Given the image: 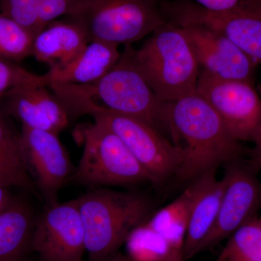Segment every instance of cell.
I'll return each mask as SVG.
<instances>
[{
	"instance_id": "5",
	"label": "cell",
	"mask_w": 261,
	"mask_h": 261,
	"mask_svg": "<svg viewBox=\"0 0 261 261\" xmlns=\"http://www.w3.org/2000/svg\"><path fill=\"white\" fill-rule=\"evenodd\" d=\"M167 0H81L67 18L83 27L89 39L132 45L166 23Z\"/></svg>"
},
{
	"instance_id": "15",
	"label": "cell",
	"mask_w": 261,
	"mask_h": 261,
	"mask_svg": "<svg viewBox=\"0 0 261 261\" xmlns=\"http://www.w3.org/2000/svg\"><path fill=\"white\" fill-rule=\"evenodd\" d=\"M192 197L186 237L183 245L185 261L196 255L199 245L210 232L219 214L226 180L219 179L216 171L192 181Z\"/></svg>"
},
{
	"instance_id": "19",
	"label": "cell",
	"mask_w": 261,
	"mask_h": 261,
	"mask_svg": "<svg viewBox=\"0 0 261 261\" xmlns=\"http://www.w3.org/2000/svg\"><path fill=\"white\" fill-rule=\"evenodd\" d=\"M0 187H19L37 194L24 159L20 134L15 133L0 114Z\"/></svg>"
},
{
	"instance_id": "10",
	"label": "cell",
	"mask_w": 261,
	"mask_h": 261,
	"mask_svg": "<svg viewBox=\"0 0 261 261\" xmlns=\"http://www.w3.org/2000/svg\"><path fill=\"white\" fill-rule=\"evenodd\" d=\"M226 187L217 218L210 232L199 245L196 255L229 238L261 209V182L247 159L226 165Z\"/></svg>"
},
{
	"instance_id": "24",
	"label": "cell",
	"mask_w": 261,
	"mask_h": 261,
	"mask_svg": "<svg viewBox=\"0 0 261 261\" xmlns=\"http://www.w3.org/2000/svg\"><path fill=\"white\" fill-rule=\"evenodd\" d=\"M0 13L14 20L34 37L40 32L39 0H0Z\"/></svg>"
},
{
	"instance_id": "18",
	"label": "cell",
	"mask_w": 261,
	"mask_h": 261,
	"mask_svg": "<svg viewBox=\"0 0 261 261\" xmlns=\"http://www.w3.org/2000/svg\"><path fill=\"white\" fill-rule=\"evenodd\" d=\"M34 221L28 205L17 201L0 214V261H29Z\"/></svg>"
},
{
	"instance_id": "22",
	"label": "cell",
	"mask_w": 261,
	"mask_h": 261,
	"mask_svg": "<svg viewBox=\"0 0 261 261\" xmlns=\"http://www.w3.org/2000/svg\"><path fill=\"white\" fill-rule=\"evenodd\" d=\"M216 261H261L260 218H253L233 232Z\"/></svg>"
},
{
	"instance_id": "26",
	"label": "cell",
	"mask_w": 261,
	"mask_h": 261,
	"mask_svg": "<svg viewBox=\"0 0 261 261\" xmlns=\"http://www.w3.org/2000/svg\"><path fill=\"white\" fill-rule=\"evenodd\" d=\"M34 75L16 63L0 60V100L12 89Z\"/></svg>"
},
{
	"instance_id": "32",
	"label": "cell",
	"mask_w": 261,
	"mask_h": 261,
	"mask_svg": "<svg viewBox=\"0 0 261 261\" xmlns=\"http://www.w3.org/2000/svg\"><path fill=\"white\" fill-rule=\"evenodd\" d=\"M0 114H3V112H2V108H1V100H0Z\"/></svg>"
},
{
	"instance_id": "27",
	"label": "cell",
	"mask_w": 261,
	"mask_h": 261,
	"mask_svg": "<svg viewBox=\"0 0 261 261\" xmlns=\"http://www.w3.org/2000/svg\"><path fill=\"white\" fill-rule=\"evenodd\" d=\"M241 0H195L202 8L213 11H222L233 8Z\"/></svg>"
},
{
	"instance_id": "2",
	"label": "cell",
	"mask_w": 261,
	"mask_h": 261,
	"mask_svg": "<svg viewBox=\"0 0 261 261\" xmlns=\"http://www.w3.org/2000/svg\"><path fill=\"white\" fill-rule=\"evenodd\" d=\"M51 89L70 112L82 103L93 102L145 122L160 132L167 130L168 102L154 94L136 63L130 45L126 46L116 64L95 83L53 84Z\"/></svg>"
},
{
	"instance_id": "25",
	"label": "cell",
	"mask_w": 261,
	"mask_h": 261,
	"mask_svg": "<svg viewBox=\"0 0 261 261\" xmlns=\"http://www.w3.org/2000/svg\"><path fill=\"white\" fill-rule=\"evenodd\" d=\"M81 0H39L40 32L62 16H67Z\"/></svg>"
},
{
	"instance_id": "29",
	"label": "cell",
	"mask_w": 261,
	"mask_h": 261,
	"mask_svg": "<svg viewBox=\"0 0 261 261\" xmlns=\"http://www.w3.org/2000/svg\"><path fill=\"white\" fill-rule=\"evenodd\" d=\"M13 201L7 188L0 187V214L6 211L12 205Z\"/></svg>"
},
{
	"instance_id": "14",
	"label": "cell",
	"mask_w": 261,
	"mask_h": 261,
	"mask_svg": "<svg viewBox=\"0 0 261 261\" xmlns=\"http://www.w3.org/2000/svg\"><path fill=\"white\" fill-rule=\"evenodd\" d=\"M201 70L224 79L253 84L257 65L228 38L199 25H184Z\"/></svg>"
},
{
	"instance_id": "13",
	"label": "cell",
	"mask_w": 261,
	"mask_h": 261,
	"mask_svg": "<svg viewBox=\"0 0 261 261\" xmlns=\"http://www.w3.org/2000/svg\"><path fill=\"white\" fill-rule=\"evenodd\" d=\"M3 113L14 117L22 127L59 135L69 124V113L58 95L34 74L1 99Z\"/></svg>"
},
{
	"instance_id": "12",
	"label": "cell",
	"mask_w": 261,
	"mask_h": 261,
	"mask_svg": "<svg viewBox=\"0 0 261 261\" xmlns=\"http://www.w3.org/2000/svg\"><path fill=\"white\" fill-rule=\"evenodd\" d=\"M20 139L29 172L46 206L57 203L60 190L75 171L69 154L51 132L22 127Z\"/></svg>"
},
{
	"instance_id": "28",
	"label": "cell",
	"mask_w": 261,
	"mask_h": 261,
	"mask_svg": "<svg viewBox=\"0 0 261 261\" xmlns=\"http://www.w3.org/2000/svg\"><path fill=\"white\" fill-rule=\"evenodd\" d=\"M254 147L249 151V166L253 171L258 173L261 170V128L253 142Z\"/></svg>"
},
{
	"instance_id": "4",
	"label": "cell",
	"mask_w": 261,
	"mask_h": 261,
	"mask_svg": "<svg viewBox=\"0 0 261 261\" xmlns=\"http://www.w3.org/2000/svg\"><path fill=\"white\" fill-rule=\"evenodd\" d=\"M150 35L135 58L158 98L171 102L196 93L200 68L183 27L166 22Z\"/></svg>"
},
{
	"instance_id": "23",
	"label": "cell",
	"mask_w": 261,
	"mask_h": 261,
	"mask_svg": "<svg viewBox=\"0 0 261 261\" xmlns=\"http://www.w3.org/2000/svg\"><path fill=\"white\" fill-rule=\"evenodd\" d=\"M34 36L0 13V60L16 63L32 56Z\"/></svg>"
},
{
	"instance_id": "21",
	"label": "cell",
	"mask_w": 261,
	"mask_h": 261,
	"mask_svg": "<svg viewBox=\"0 0 261 261\" xmlns=\"http://www.w3.org/2000/svg\"><path fill=\"white\" fill-rule=\"evenodd\" d=\"M125 244L127 256L132 261H166L173 252L179 250H174L162 235L146 222L130 231Z\"/></svg>"
},
{
	"instance_id": "6",
	"label": "cell",
	"mask_w": 261,
	"mask_h": 261,
	"mask_svg": "<svg viewBox=\"0 0 261 261\" xmlns=\"http://www.w3.org/2000/svg\"><path fill=\"white\" fill-rule=\"evenodd\" d=\"M84 150L71 180L83 186H129L153 178L112 130L94 122L83 132Z\"/></svg>"
},
{
	"instance_id": "9",
	"label": "cell",
	"mask_w": 261,
	"mask_h": 261,
	"mask_svg": "<svg viewBox=\"0 0 261 261\" xmlns=\"http://www.w3.org/2000/svg\"><path fill=\"white\" fill-rule=\"evenodd\" d=\"M196 93L212 106L237 140L254 142L261 128V99L253 84L200 69Z\"/></svg>"
},
{
	"instance_id": "17",
	"label": "cell",
	"mask_w": 261,
	"mask_h": 261,
	"mask_svg": "<svg viewBox=\"0 0 261 261\" xmlns=\"http://www.w3.org/2000/svg\"><path fill=\"white\" fill-rule=\"evenodd\" d=\"M89 39L78 23L67 19L48 24L34 38L32 56L50 68L68 64L80 56Z\"/></svg>"
},
{
	"instance_id": "3",
	"label": "cell",
	"mask_w": 261,
	"mask_h": 261,
	"mask_svg": "<svg viewBox=\"0 0 261 261\" xmlns=\"http://www.w3.org/2000/svg\"><path fill=\"white\" fill-rule=\"evenodd\" d=\"M76 200L84 233L87 261H109L132 230L149 219L152 203L134 192L94 189Z\"/></svg>"
},
{
	"instance_id": "31",
	"label": "cell",
	"mask_w": 261,
	"mask_h": 261,
	"mask_svg": "<svg viewBox=\"0 0 261 261\" xmlns=\"http://www.w3.org/2000/svg\"><path fill=\"white\" fill-rule=\"evenodd\" d=\"M109 261H132L127 255H123L121 252H118Z\"/></svg>"
},
{
	"instance_id": "20",
	"label": "cell",
	"mask_w": 261,
	"mask_h": 261,
	"mask_svg": "<svg viewBox=\"0 0 261 261\" xmlns=\"http://www.w3.org/2000/svg\"><path fill=\"white\" fill-rule=\"evenodd\" d=\"M192 197L191 185L169 205L146 221L170 243L174 250H183L190 218Z\"/></svg>"
},
{
	"instance_id": "30",
	"label": "cell",
	"mask_w": 261,
	"mask_h": 261,
	"mask_svg": "<svg viewBox=\"0 0 261 261\" xmlns=\"http://www.w3.org/2000/svg\"><path fill=\"white\" fill-rule=\"evenodd\" d=\"M166 261H185L183 256V250L173 252V255Z\"/></svg>"
},
{
	"instance_id": "1",
	"label": "cell",
	"mask_w": 261,
	"mask_h": 261,
	"mask_svg": "<svg viewBox=\"0 0 261 261\" xmlns=\"http://www.w3.org/2000/svg\"><path fill=\"white\" fill-rule=\"evenodd\" d=\"M167 128L174 145L183 149V163L176 176L180 181H194L249 154L212 106L197 93L168 102Z\"/></svg>"
},
{
	"instance_id": "7",
	"label": "cell",
	"mask_w": 261,
	"mask_h": 261,
	"mask_svg": "<svg viewBox=\"0 0 261 261\" xmlns=\"http://www.w3.org/2000/svg\"><path fill=\"white\" fill-rule=\"evenodd\" d=\"M83 113L92 116L116 134L136 159L161 185L176 176L184 161L183 149L171 143L162 133L145 122L113 112L93 102L84 106Z\"/></svg>"
},
{
	"instance_id": "16",
	"label": "cell",
	"mask_w": 261,
	"mask_h": 261,
	"mask_svg": "<svg viewBox=\"0 0 261 261\" xmlns=\"http://www.w3.org/2000/svg\"><path fill=\"white\" fill-rule=\"evenodd\" d=\"M119 46L103 41L88 43L80 56L68 64L50 68L42 75L44 83L88 85L102 79L120 59Z\"/></svg>"
},
{
	"instance_id": "8",
	"label": "cell",
	"mask_w": 261,
	"mask_h": 261,
	"mask_svg": "<svg viewBox=\"0 0 261 261\" xmlns=\"http://www.w3.org/2000/svg\"><path fill=\"white\" fill-rule=\"evenodd\" d=\"M167 23L199 25L228 38L257 65L261 64V0H241L230 9L213 11L191 0H167Z\"/></svg>"
},
{
	"instance_id": "11",
	"label": "cell",
	"mask_w": 261,
	"mask_h": 261,
	"mask_svg": "<svg viewBox=\"0 0 261 261\" xmlns=\"http://www.w3.org/2000/svg\"><path fill=\"white\" fill-rule=\"evenodd\" d=\"M32 252L40 261H82L85 233L76 200L46 206L36 218Z\"/></svg>"
}]
</instances>
